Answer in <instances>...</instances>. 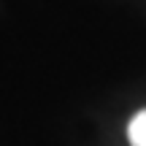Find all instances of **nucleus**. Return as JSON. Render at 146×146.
Returning a JSON list of instances; mask_svg holds the SVG:
<instances>
[{"instance_id": "nucleus-1", "label": "nucleus", "mask_w": 146, "mask_h": 146, "mask_svg": "<svg viewBox=\"0 0 146 146\" xmlns=\"http://www.w3.org/2000/svg\"><path fill=\"white\" fill-rule=\"evenodd\" d=\"M127 138H130V146H146V108L138 111L130 119V125H127Z\"/></svg>"}]
</instances>
